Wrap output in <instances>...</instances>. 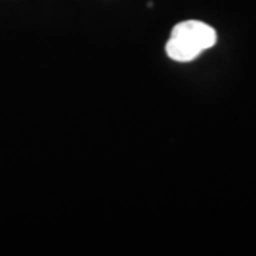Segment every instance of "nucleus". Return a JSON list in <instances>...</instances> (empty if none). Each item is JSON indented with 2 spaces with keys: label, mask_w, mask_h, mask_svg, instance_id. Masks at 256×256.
Here are the masks:
<instances>
[{
  "label": "nucleus",
  "mask_w": 256,
  "mask_h": 256,
  "mask_svg": "<svg viewBox=\"0 0 256 256\" xmlns=\"http://www.w3.org/2000/svg\"><path fill=\"white\" fill-rule=\"evenodd\" d=\"M216 30L200 20H185L173 27L166 55L175 62H192L216 44Z\"/></svg>",
  "instance_id": "nucleus-1"
}]
</instances>
